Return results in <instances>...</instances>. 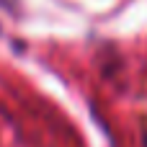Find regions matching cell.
I'll list each match as a JSON object with an SVG mask.
<instances>
[{"mask_svg": "<svg viewBox=\"0 0 147 147\" xmlns=\"http://www.w3.org/2000/svg\"><path fill=\"white\" fill-rule=\"evenodd\" d=\"M142 145H145V147H147V134H145V142H142Z\"/></svg>", "mask_w": 147, "mask_h": 147, "instance_id": "cell-1", "label": "cell"}]
</instances>
